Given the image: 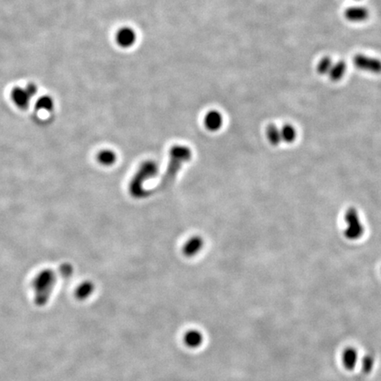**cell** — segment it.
<instances>
[{
	"mask_svg": "<svg viewBox=\"0 0 381 381\" xmlns=\"http://www.w3.org/2000/svg\"><path fill=\"white\" fill-rule=\"evenodd\" d=\"M204 123L207 129L211 132H216L221 129L223 124L222 114L217 110H210L206 115Z\"/></svg>",
	"mask_w": 381,
	"mask_h": 381,
	"instance_id": "30bf717a",
	"label": "cell"
},
{
	"mask_svg": "<svg viewBox=\"0 0 381 381\" xmlns=\"http://www.w3.org/2000/svg\"><path fill=\"white\" fill-rule=\"evenodd\" d=\"M95 284L91 281H85L78 286L75 290V298L80 301L90 299L95 292Z\"/></svg>",
	"mask_w": 381,
	"mask_h": 381,
	"instance_id": "7c38bea8",
	"label": "cell"
},
{
	"mask_svg": "<svg viewBox=\"0 0 381 381\" xmlns=\"http://www.w3.org/2000/svg\"><path fill=\"white\" fill-rule=\"evenodd\" d=\"M355 67L364 72L380 74L381 60L372 56H366L364 54H357L353 57Z\"/></svg>",
	"mask_w": 381,
	"mask_h": 381,
	"instance_id": "5b68a950",
	"label": "cell"
},
{
	"mask_svg": "<svg viewBox=\"0 0 381 381\" xmlns=\"http://www.w3.org/2000/svg\"><path fill=\"white\" fill-rule=\"evenodd\" d=\"M169 163L163 179L156 189L158 191L168 189L175 181L182 166L192 159V150L190 148L183 145L173 146L169 153Z\"/></svg>",
	"mask_w": 381,
	"mask_h": 381,
	"instance_id": "6da1fadb",
	"label": "cell"
},
{
	"mask_svg": "<svg viewBox=\"0 0 381 381\" xmlns=\"http://www.w3.org/2000/svg\"><path fill=\"white\" fill-rule=\"evenodd\" d=\"M116 158L118 156L116 153L110 150H101L96 156L97 162L103 166L113 165L116 163Z\"/></svg>",
	"mask_w": 381,
	"mask_h": 381,
	"instance_id": "9a60e30c",
	"label": "cell"
},
{
	"mask_svg": "<svg viewBox=\"0 0 381 381\" xmlns=\"http://www.w3.org/2000/svg\"><path fill=\"white\" fill-rule=\"evenodd\" d=\"M341 360L345 369L347 371H353L358 363V352L352 347L345 348L342 352Z\"/></svg>",
	"mask_w": 381,
	"mask_h": 381,
	"instance_id": "8fae6325",
	"label": "cell"
},
{
	"mask_svg": "<svg viewBox=\"0 0 381 381\" xmlns=\"http://www.w3.org/2000/svg\"><path fill=\"white\" fill-rule=\"evenodd\" d=\"M203 246L204 240L202 238L199 236H194L188 239L183 246V254L188 258H192L202 250Z\"/></svg>",
	"mask_w": 381,
	"mask_h": 381,
	"instance_id": "8992f818",
	"label": "cell"
},
{
	"mask_svg": "<svg viewBox=\"0 0 381 381\" xmlns=\"http://www.w3.org/2000/svg\"><path fill=\"white\" fill-rule=\"evenodd\" d=\"M55 284V275L51 270H44L37 275L34 282L35 291L37 292V303L38 305L46 304Z\"/></svg>",
	"mask_w": 381,
	"mask_h": 381,
	"instance_id": "3957f363",
	"label": "cell"
},
{
	"mask_svg": "<svg viewBox=\"0 0 381 381\" xmlns=\"http://www.w3.org/2000/svg\"><path fill=\"white\" fill-rule=\"evenodd\" d=\"M280 132H281L282 141L283 142L292 143L295 141L296 138H297V131L294 126L289 124H286L282 126V129H280Z\"/></svg>",
	"mask_w": 381,
	"mask_h": 381,
	"instance_id": "e0dca14e",
	"label": "cell"
},
{
	"mask_svg": "<svg viewBox=\"0 0 381 381\" xmlns=\"http://www.w3.org/2000/svg\"><path fill=\"white\" fill-rule=\"evenodd\" d=\"M374 365V356L372 354L365 355L362 359V371H364L365 374H369L373 370Z\"/></svg>",
	"mask_w": 381,
	"mask_h": 381,
	"instance_id": "d6986e66",
	"label": "cell"
},
{
	"mask_svg": "<svg viewBox=\"0 0 381 381\" xmlns=\"http://www.w3.org/2000/svg\"><path fill=\"white\" fill-rule=\"evenodd\" d=\"M31 96L28 95L27 90H22L20 87H14L12 90V99L14 101L17 106L20 107L21 109L27 108Z\"/></svg>",
	"mask_w": 381,
	"mask_h": 381,
	"instance_id": "4fadbf2b",
	"label": "cell"
},
{
	"mask_svg": "<svg viewBox=\"0 0 381 381\" xmlns=\"http://www.w3.org/2000/svg\"><path fill=\"white\" fill-rule=\"evenodd\" d=\"M344 17L350 22H363L369 18V11L365 7H350L345 10Z\"/></svg>",
	"mask_w": 381,
	"mask_h": 381,
	"instance_id": "ba28073f",
	"label": "cell"
},
{
	"mask_svg": "<svg viewBox=\"0 0 381 381\" xmlns=\"http://www.w3.org/2000/svg\"><path fill=\"white\" fill-rule=\"evenodd\" d=\"M60 270H61L63 276L64 275L65 276H70V275H72V272H73V268L69 264H65V265L62 266V268H61Z\"/></svg>",
	"mask_w": 381,
	"mask_h": 381,
	"instance_id": "44dd1931",
	"label": "cell"
},
{
	"mask_svg": "<svg viewBox=\"0 0 381 381\" xmlns=\"http://www.w3.org/2000/svg\"><path fill=\"white\" fill-rule=\"evenodd\" d=\"M159 172V165L158 163L153 161L148 160L143 162L139 165V169L134 174L133 179H131L129 184L130 194L134 199H143L148 195H150V192L145 189L144 184L148 180L155 178Z\"/></svg>",
	"mask_w": 381,
	"mask_h": 381,
	"instance_id": "7a4b0ae2",
	"label": "cell"
},
{
	"mask_svg": "<svg viewBox=\"0 0 381 381\" xmlns=\"http://www.w3.org/2000/svg\"><path fill=\"white\" fill-rule=\"evenodd\" d=\"M333 60L329 56H324L323 58L319 60L318 65H317V73L320 75H325L328 74L329 71L331 69L333 66Z\"/></svg>",
	"mask_w": 381,
	"mask_h": 381,
	"instance_id": "ac0fdd59",
	"label": "cell"
},
{
	"mask_svg": "<svg viewBox=\"0 0 381 381\" xmlns=\"http://www.w3.org/2000/svg\"><path fill=\"white\" fill-rule=\"evenodd\" d=\"M37 109L51 110L53 109V101L49 96L40 97L37 103Z\"/></svg>",
	"mask_w": 381,
	"mask_h": 381,
	"instance_id": "ffe728a7",
	"label": "cell"
},
{
	"mask_svg": "<svg viewBox=\"0 0 381 381\" xmlns=\"http://www.w3.org/2000/svg\"><path fill=\"white\" fill-rule=\"evenodd\" d=\"M356 1H358V0H356Z\"/></svg>",
	"mask_w": 381,
	"mask_h": 381,
	"instance_id": "603a6c76",
	"label": "cell"
},
{
	"mask_svg": "<svg viewBox=\"0 0 381 381\" xmlns=\"http://www.w3.org/2000/svg\"><path fill=\"white\" fill-rule=\"evenodd\" d=\"M26 90H27V92L30 96H33L37 94V89L36 85H34V84H28Z\"/></svg>",
	"mask_w": 381,
	"mask_h": 381,
	"instance_id": "7402d4cb",
	"label": "cell"
},
{
	"mask_svg": "<svg viewBox=\"0 0 381 381\" xmlns=\"http://www.w3.org/2000/svg\"><path fill=\"white\" fill-rule=\"evenodd\" d=\"M116 42L123 48H128L136 41V34L131 27H123L116 33Z\"/></svg>",
	"mask_w": 381,
	"mask_h": 381,
	"instance_id": "9c48e42d",
	"label": "cell"
},
{
	"mask_svg": "<svg viewBox=\"0 0 381 381\" xmlns=\"http://www.w3.org/2000/svg\"><path fill=\"white\" fill-rule=\"evenodd\" d=\"M346 70H347V64L345 63L344 61H342V60H340L338 62L333 64L331 69L328 73L329 79L334 82L341 80L346 73Z\"/></svg>",
	"mask_w": 381,
	"mask_h": 381,
	"instance_id": "5bb4252c",
	"label": "cell"
},
{
	"mask_svg": "<svg viewBox=\"0 0 381 381\" xmlns=\"http://www.w3.org/2000/svg\"><path fill=\"white\" fill-rule=\"evenodd\" d=\"M266 135L269 139L270 144L273 146H277L280 143L282 142V137H281V132L278 127L275 125H269L266 130Z\"/></svg>",
	"mask_w": 381,
	"mask_h": 381,
	"instance_id": "2e32d148",
	"label": "cell"
},
{
	"mask_svg": "<svg viewBox=\"0 0 381 381\" xmlns=\"http://www.w3.org/2000/svg\"><path fill=\"white\" fill-rule=\"evenodd\" d=\"M183 341L187 348L194 349L199 348L203 344L204 335L198 329H190L184 335Z\"/></svg>",
	"mask_w": 381,
	"mask_h": 381,
	"instance_id": "52a82bcc",
	"label": "cell"
},
{
	"mask_svg": "<svg viewBox=\"0 0 381 381\" xmlns=\"http://www.w3.org/2000/svg\"><path fill=\"white\" fill-rule=\"evenodd\" d=\"M345 222L347 227L344 230V236L348 240H358L360 239L365 229L359 218L358 211L354 208L348 209L344 216Z\"/></svg>",
	"mask_w": 381,
	"mask_h": 381,
	"instance_id": "277c9868",
	"label": "cell"
}]
</instances>
